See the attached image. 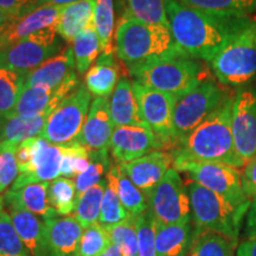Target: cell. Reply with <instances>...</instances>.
I'll return each mask as SVG.
<instances>
[{"label": "cell", "instance_id": "cell-1", "mask_svg": "<svg viewBox=\"0 0 256 256\" xmlns=\"http://www.w3.org/2000/svg\"><path fill=\"white\" fill-rule=\"evenodd\" d=\"M166 16L176 46L184 56L211 62L223 49L242 16L216 14L166 0Z\"/></svg>", "mask_w": 256, "mask_h": 256}, {"label": "cell", "instance_id": "cell-2", "mask_svg": "<svg viewBox=\"0 0 256 256\" xmlns=\"http://www.w3.org/2000/svg\"><path fill=\"white\" fill-rule=\"evenodd\" d=\"M235 94L228 92L220 104L200 126L182 139L172 151L174 162H220L244 168L234 145L232 130V104Z\"/></svg>", "mask_w": 256, "mask_h": 256}, {"label": "cell", "instance_id": "cell-3", "mask_svg": "<svg viewBox=\"0 0 256 256\" xmlns=\"http://www.w3.org/2000/svg\"><path fill=\"white\" fill-rule=\"evenodd\" d=\"M116 56L128 68L184 56L168 25L145 24L136 19L120 20L115 32Z\"/></svg>", "mask_w": 256, "mask_h": 256}, {"label": "cell", "instance_id": "cell-4", "mask_svg": "<svg viewBox=\"0 0 256 256\" xmlns=\"http://www.w3.org/2000/svg\"><path fill=\"white\" fill-rule=\"evenodd\" d=\"M220 84L244 87L256 80V19L242 16L223 49L210 62Z\"/></svg>", "mask_w": 256, "mask_h": 256}, {"label": "cell", "instance_id": "cell-5", "mask_svg": "<svg viewBox=\"0 0 256 256\" xmlns=\"http://www.w3.org/2000/svg\"><path fill=\"white\" fill-rule=\"evenodd\" d=\"M128 72L136 82L174 96L176 100L208 78L203 66L186 56L130 66Z\"/></svg>", "mask_w": 256, "mask_h": 256}, {"label": "cell", "instance_id": "cell-6", "mask_svg": "<svg viewBox=\"0 0 256 256\" xmlns=\"http://www.w3.org/2000/svg\"><path fill=\"white\" fill-rule=\"evenodd\" d=\"M185 185L190 197L194 226L220 234L238 242L242 223L252 203L236 206L191 179Z\"/></svg>", "mask_w": 256, "mask_h": 256}, {"label": "cell", "instance_id": "cell-7", "mask_svg": "<svg viewBox=\"0 0 256 256\" xmlns=\"http://www.w3.org/2000/svg\"><path fill=\"white\" fill-rule=\"evenodd\" d=\"M90 104V92L86 86L80 84L78 89L50 114L38 136L51 145L57 146L78 142L87 120Z\"/></svg>", "mask_w": 256, "mask_h": 256}, {"label": "cell", "instance_id": "cell-8", "mask_svg": "<svg viewBox=\"0 0 256 256\" xmlns=\"http://www.w3.org/2000/svg\"><path fill=\"white\" fill-rule=\"evenodd\" d=\"M226 94L228 92H224L215 81L206 78L191 92L178 98L174 110L176 145L200 126L218 107Z\"/></svg>", "mask_w": 256, "mask_h": 256}, {"label": "cell", "instance_id": "cell-9", "mask_svg": "<svg viewBox=\"0 0 256 256\" xmlns=\"http://www.w3.org/2000/svg\"><path fill=\"white\" fill-rule=\"evenodd\" d=\"M66 49L56 28H50L12 46L0 49V68L19 74L31 72Z\"/></svg>", "mask_w": 256, "mask_h": 256}, {"label": "cell", "instance_id": "cell-10", "mask_svg": "<svg viewBox=\"0 0 256 256\" xmlns=\"http://www.w3.org/2000/svg\"><path fill=\"white\" fill-rule=\"evenodd\" d=\"M174 168L185 172L191 180L240 206L252 203L242 184V174L234 166L220 162H174Z\"/></svg>", "mask_w": 256, "mask_h": 256}, {"label": "cell", "instance_id": "cell-11", "mask_svg": "<svg viewBox=\"0 0 256 256\" xmlns=\"http://www.w3.org/2000/svg\"><path fill=\"white\" fill-rule=\"evenodd\" d=\"M147 204L158 224H179L192 220L190 197L186 185L177 170L171 168L153 188Z\"/></svg>", "mask_w": 256, "mask_h": 256}, {"label": "cell", "instance_id": "cell-12", "mask_svg": "<svg viewBox=\"0 0 256 256\" xmlns=\"http://www.w3.org/2000/svg\"><path fill=\"white\" fill-rule=\"evenodd\" d=\"M133 90L144 121L162 142L164 151L172 152L176 147L174 130L176 98L136 81L133 82Z\"/></svg>", "mask_w": 256, "mask_h": 256}, {"label": "cell", "instance_id": "cell-13", "mask_svg": "<svg viewBox=\"0 0 256 256\" xmlns=\"http://www.w3.org/2000/svg\"><path fill=\"white\" fill-rule=\"evenodd\" d=\"M232 130L236 152L247 164L256 156V89L243 88L235 94Z\"/></svg>", "mask_w": 256, "mask_h": 256}, {"label": "cell", "instance_id": "cell-14", "mask_svg": "<svg viewBox=\"0 0 256 256\" xmlns=\"http://www.w3.org/2000/svg\"><path fill=\"white\" fill-rule=\"evenodd\" d=\"M154 151H164V145L148 127H115L110 140V153L116 165L127 164Z\"/></svg>", "mask_w": 256, "mask_h": 256}, {"label": "cell", "instance_id": "cell-15", "mask_svg": "<svg viewBox=\"0 0 256 256\" xmlns=\"http://www.w3.org/2000/svg\"><path fill=\"white\" fill-rule=\"evenodd\" d=\"M78 74L74 72L57 88H23L11 115L34 118L44 113H52L70 94L78 89Z\"/></svg>", "mask_w": 256, "mask_h": 256}, {"label": "cell", "instance_id": "cell-16", "mask_svg": "<svg viewBox=\"0 0 256 256\" xmlns=\"http://www.w3.org/2000/svg\"><path fill=\"white\" fill-rule=\"evenodd\" d=\"M62 158V147L51 145L44 139L37 136L36 148L30 164L18 174L11 188L17 190L30 184L55 180L60 176Z\"/></svg>", "mask_w": 256, "mask_h": 256}, {"label": "cell", "instance_id": "cell-17", "mask_svg": "<svg viewBox=\"0 0 256 256\" xmlns=\"http://www.w3.org/2000/svg\"><path fill=\"white\" fill-rule=\"evenodd\" d=\"M174 156L168 151H154L127 164L120 165L130 180L148 198L166 172L174 165Z\"/></svg>", "mask_w": 256, "mask_h": 256}, {"label": "cell", "instance_id": "cell-18", "mask_svg": "<svg viewBox=\"0 0 256 256\" xmlns=\"http://www.w3.org/2000/svg\"><path fill=\"white\" fill-rule=\"evenodd\" d=\"M114 124L108 98H95L78 142L88 151H110Z\"/></svg>", "mask_w": 256, "mask_h": 256}, {"label": "cell", "instance_id": "cell-19", "mask_svg": "<svg viewBox=\"0 0 256 256\" xmlns=\"http://www.w3.org/2000/svg\"><path fill=\"white\" fill-rule=\"evenodd\" d=\"M64 6H42L14 19L4 31L0 34V49L26 40L32 34L50 28H56Z\"/></svg>", "mask_w": 256, "mask_h": 256}, {"label": "cell", "instance_id": "cell-20", "mask_svg": "<svg viewBox=\"0 0 256 256\" xmlns=\"http://www.w3.org/2000/svg\"><path fill=\"white\" fill-rule=\"evenodd\" d=\"M46 224L48 256H74L83 229L74 216L43 220Z\"/></svg>", "mask_w": 256, "mask_h": 256}, {"label": "cell", "instance_id": "cell-21", "mask_svg": "<svg viewBox=\"0 0 256 256\" xmlns=\"http://www.w3.org/2000/svg\"><path fill=\"white\" fill-rule=\"evenodd\" d=\"M75 58L72 46L48 60L42 66L24 76L23 88L43 87L54 89L75 72Z\"/></svg>", "mask_w": 256, "mask_h": 256}, {"label": "cell", "instance_id": "cell-22", "mask_svg": "<svg viewBox=\"0 0 256 256\" xmlns=\"http://www.w3.org/2000/svg\"><path fill=\"white\" fill-rule=\"evenodd\" d=\"M49 186L50 182H46L26 185L17 190L10 188L4 194L5 204L26 210L43 220L55 218L58 215L50 204Z\"/></svg>", "mask_w": 256, "mask_h": 256}, {"label": "cell", "instance_id": "cell-23", "mask_svg": "<svg viewBox=\"0 0 256 256\" xmlns=\"http://www.w3.org/2000/svg\"><path fill=\"white\" fill-rule=\"evenodd\" d=\"M8 212L19 238L30 252V256H48L46 224L34 214L17 206H8Z\"/></svg>", "mask_w": 256, "mask_h": 256}, {"label": "cell", "instance_id": "cell-24", "mask_svg": "<svg viewBox=\"0 0 256 256\" xmlns=\"http://www.w3.org/2000/svg\"><path fill=\"white\" fill-rule=\"evenodd\" d=\"M110 106L114 127H148L140 113L139 104H138L136 98L134 95L133 82H130L127 78H121L119 80L113 94H112Z\"/></svg>", "mask_w": 256, "mask_h": 256}, {"label": "cell", "instance_id": "cell-25", "mask_svg": "<svg viewBox=\"0 0 256 256\" xmlns=\"http://www.w3.org/2000/svg\"><path fill=\"white\" fill-rule=\"evenodd\" d=\"M98 0H80L64 6L56 30L63 40L72 43L82 31L94 26L95 8Z\"/></svg>", "mask_w": 256, "mask_h": 256}, {"label": "cell", "instance_id": "cell-26", "mask_svg": "<svg viewBox=\"0 0 256 256\" xmlns=\"http://www.w3.org/2000/svg\"><path fill=\"white\" fill-rule=\"evenodd\" d=\"M194 226L191 222L158 224L156 228V248L158 256H188Z\"/></svg>", "mask_w": 256, "mask_h": 256}, {"label": "cell", "instance_id": "cell-27", "mask_svg": "<svg viewBox=\"0 0 256 256\" xmlns=\"http://www.w3.org/2000/svg\"><path fill=\"white\" fill-rule=\"evenodd\" d=\"M51 113H44L34 118L0 116V142L19 146L25 140L36 138L46 126Z\"/></svg>", "mask_w": 256, "mask_h": 256}, {"label": "cell", "instance_id": "cell-28", "mask_svg": "<svg viewBox=\"0 0 256 256\" xmlns=\"http://www.w3.org/2000/svg\"><path fill=\"white\" fill-rule=\"evenodd\" d=\"M119 64L115 62L114 55H102L98 62L86 74V87L95 98H108L113 94L119 82Z\"/></svg>", "mask_w": 256, "mask_h": 256}, {"label": "cell", "instance_id": "cell-29", "mask_svg": "<svg viewBox=\"0 0 256 256\" xmlns=\"http://www.w3.org/2000/svg\"><path fill=\"white\" fill-rule=\"evenodd\" d=\"M236 246L238 242L226 236L194 226L188 256H235Z\"/></svg>", "mask_w": 256, "mask_h": 256}, {"label": "cell", "instance_id": "cell-30", "mask_svg": "<svg viewBox=\"0 0 256 256\" xmlns=\"http://www.w3.org/2000/svg\"><path fill=\"white\" fill-rule=\"evenodd\" d=\"M166 0H121V20L136 19L145 24L168 25L165 8Z\"/></svg>", "mask_w": 256, "mask_h": 256}, {"label": "cell", "instance_id": "cell-31", "mask_svg": "<svg viewBox=\"0 0 256 256\" xmlns=\"http://www.w3.org/2000/svg\"><path fill=\"white\" fill-rule=\"evenodd\" d=\"M106 179H107V186L102 200L98 223L102 226H110L122 222L130 215L124 208L118 194L116 165L112 166L108 174H106Z\"/></svg>", "mask_w": 256, "mask_h": 256}, {"label": "cell", "instance_id": "cell-32", "mask_svg": "<svg viewBox=\"0 0 256 256\" xmlns=\"http://www.w3.org/2000/svg\"><path fill=\"white\" fill-rule=\"evenodd\" d=\"M106 186H107V179L104 178L100 183L86 191L78 200L72 216L83 229H87L98 222Z\"/></svg>", "mask_w": 256, "mask_h": 256}, {"label": "cell", "instance_id": "cell-33", "mask_svg": "<svg viewBox=\"0 0 256 256\" xmlns=\"http://www.w3.org/2000/svg\"><path fill=\"white\" fill-rule=\"evenodd\" d=\"M75 66L80 75H84L92 66L101 51L100 40L96 34L95 28H88L78 34L72 42Z\"/></svg>", "mask_w": 256, "mask_h": 256}, {"label": "cell", "instance_id": "cell-34", "mask_svg": "<svg viewBox=\"0 0 256 256\" xmlns=\"http://www.w3.org/2000/svg\"><path fill=\"white\" fill-rule=\"evenodd\" d=\"M180 4L216 14L248 16L256 14V0H177Z\"/></svg>", "mask_w": 256, "mask_h": 256}, {"label": "cell", "instance_id": "cell-35", "mask_svg": "<svg viewBox=\"0 0 256 256\" xmlns=\"http://www.w3.org/2000/svg\"><path fill=\"white\" fill-rule=\"evenodd\" d=\"M114 2L113 0H98L95 8L94 26L100 40L102 55L113 54L114 34Z\"/></svg>", "mask_w": 256, "mask_h": 256}, {"label": "cell", "instance_id": "cell-36", "mask_svg": "<svg viewBox=\"0 0 256 256\" xmlns=\"http://www.w3.org/2000/svg\"><path fill=\"white\" fill-rule=\"evenodd\" d=\"M89 158H90L89 168L75 178L78 200L86 191L104 179L102 177L107 174L112 168L110 151H89Z\"/></svg>", "mask_w": 256, "mask_h": 256}, {"label": "cell", "instance_id": "cell-37", "mask_svg": "<svg viewBox=\"0 0 256 256\" xmlns=\"http://www.w3.org/2000/svg\"><path fill=\"white\" fill-rule=\"evenodd\" d=\"M49 200L57 215L69 216L74 214L78 204L75 180L62 177L50 182Z\"/></svg>", "mask_w": 256, "mask_h": 256}, {"label": "cell", "instance_id": "cell-38", "mask_svg": "<svg viewBox=\"0 0 256 256\" xmlns=\"http://www.w3.org/2000/svg\"><path fill=\"white\" fill-rule=\"evenodd\" d=\"M112 244L116 246L121 256H138L136 216H130L122 222L104 226Z\"/></svg>", "mask_w": 256, "mask_h": 256}, {"label": "cell", "instance_id": "cell-39", "mask_svg": "<svg viewBox=\"0 0 256 256\" xmlns=\"http://www.w3.org/2000/svg\"><path fill=\"white\" fill-rule=\"evenodd\" d=\"M23 74L0 68V116H8L14 112L23 90Z\"/></svg>", "mask_w": 256, "mask_h": 256}, {"label": "cell", "instance_id": "cell-40", "mask_svg": "<svg viewBox=\"0 0 256 256\" xmlns=\"http://www.w3.org/2000/svg\"><path fill=\"white\" fill-rule=\"evenodd\" d=\"M116 179L118 194L127 212L130 216H139L145 212L148 208L146 196L124 174L120 165H116Z\"/></svg>", "mask_w": 256, "mask_h": 256}, {"label": "cell", "instance_id": "cell-41", "mask_svg": "<svg viewBox=\"0 0 256 256\" xmlns=\"http://www.w3.org/2000/svg\"><path fill=\"white\" fill-rule=\"evenodd\" d=\"M63 158L60 162V176L63 178H76L90 165L89 151L78 142L62 145Z\"/></svg>", "mask_w": 256, "mask_h": 256}, {"label": "cell", "instance_id": "cell-42", "mask_svg": "<svg viewBox=\"0 0 256 256\" xmlns=\"http://www.w3.org/2000/svg\"><path fill=\"white\" fill-rule=\"evenodd\" d=\"M110 246H112L110 236L106 232L104 226L98 222L83 230L74 256H98Z\"/></svg>", "mask_w": 256, "mask_h": 256}, {"label": "cell", "instance_id": "cell-43", "mask_svg": "<svg viewBox=\"0 0 256 256\" xmlns=\"http://www.w3.org/2000/svg\"><path fill=\"white\" fill-rule=\"evenodd\" d=\"M0 256H30L6 210L0 214Z\"/></svg>", "mask_w": 256, "mask_h": 256}, {"label": "cell", "instance_id": "cell-44", "mask_svg": "<svg viewBox=\"0 0 256 256\" xmlns=\"http://www.w3.org/2000/svg\"><path fill=\"white\" fill-rule=\"evenodd\" d=\"M156 222L147 209L136 216L138 230V256H158L156 248Z\"/></svg>", "mask_w": 256, "mask_h": 256}, {"label": "cell", "instance_id": "cell-45", "mask_svg": "<svg viewBox=\"0 0 256 256\" xmlns=\"http://www.w3.org/2000/svg\"><path fill=\"white\" fill-rule=\"evenodd\" d=\"M17 147L8 142H0V194L14 183L19 174L16 159Z\"/></svg>", "mask_w": 256, "mask_h": 256}, {"label": "cell", "instance_id": "cell-46", "mask_svg": "<svg viewBox=\"0 0 256 256\" xmlns=\"http://www.w3.org/2000/svg\"><path fill=\"white\" fill-rule=\"evenodd\" d=\"M38 8H40V0H0V8L16 19Z\"/></svg>", "mask_w": 256, "mask_h": 256}, {"label": "cell", "instance_id": "cell-47", "mask_svg": "<svg viewBox=\"0 0 256 256\" xmlns=\"http://www.w3.org/2000/svg\"><path fill=\"white\" fill-rule=\"evenodd\" d=\"M242 184L247 197L256 202V156L243 168Z\"/></svg>", "mask_w": 256, "mask_h": 256}, {"label": "cell", "instance_id": "cell-48", "mask_svg": "<svg viewBox=\"0 0 256 256\" xmlns=\"http://www.w3.org/2000/svg\"><path fill=\"white\" fill-rule=\"evenodd\" d=\"M236 256H256V229H244V236L236 249Z\"/></svg>", "mask_w": 256, "mask_h": 256}, {"label": "cell", "instance_id": "cell-49", "mask_svg": "<svg viewBox=\"0 0 256 256\" xmlns=\"http://www.w3.org/2000/svg\"><path fill=\"white\" fill-rule=\"evenodd\" d=\"M78 2L80 0H40V8L42 6H66Z\"/></svg>", "mask_w": 256, "mask_h": 256}, {"label": "cell", "instance_id": "cell-50", "mask_svg": "<svg viewBox=\"0 0 256 256\" xmlns=\"http://www.w3.org/2000/svg\"><path fill=\"white\" fill-rule=\"evenodd\" d=\"M14 19L16 18L12 17V16H10L8 14H6L5 11H2V10L0 8V34H2V32L8 26Z\"/></svg>", "mask_w": 256, "mask_h": 256}, {"label": "cell", "instance_id": "cell-51", "mask_svg": "<svg viewBox=\"0 0 256 256\" xmlns=\"http://www.w3.org/2000/svg\"><path fill=\"white\" fill-rule=\"evenodd\" d=\"M98 256H121V252L116 246L112 244L107 249H106V250L102 252L101 255H98Z\"/></svg>", "mask_w": 256, "mask_h": 256}, {"label": "cell", "instance_id": "cell-52", "mask_svg": "<svg viewBox=\"0 0 256 256\" xmlns=\"http://www.w3.org/2000/svg\"><path fill=\"white\" fill-rule=\"evenodd\" d=\"M4 206H5V200L4 196H0V214L4 211Z\"/></svg>", "mask_w": 256, "mask_h": 256}]
</instances>
